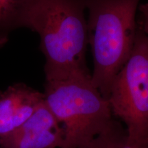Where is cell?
Returning a JSON list of instances; mask_svg holds the SVG:
<instances>
[{
	"mask_svg": "<svg viewBox=\"0 0 148 148\" xmlns=\"http://www.w3.org/2000/svg\"><path fill=\"white\" fill-rule=\"evenodd\" d=\"M85 0H33L22 27L40 36L45 79L90 76Z\"/></svg>",
	"mask_w": 148,
	"mask_h": 148,
	"instance_id": "obj_1",
	"label": "cell"
},
{
	"mask_svg": "<svg viewBox=\"0 0 148 148\" xmlns=\"http://www.w3.org/2000/svg\"><path fill=\"white\" fill-rule=\"evenodd\" d=\"M140 0H85L88 44L91 48L92 82L107 99L114 77L134 47Z\"/></svg>",
	"mask_w": 148,
	"mask_h": 148,
	"instance_id": "obj_2",
	"label": "cell"
},
{
	"mask_svg": "<svg viewBox=\"0 0 148 148\" xmlns=\"http://www.w3.org/2000/svg\"><path fill=\"white\" fill-rule=\"evenodd\" d=\"M44 100L63 129L62 148H76L114 119L108 101L90 76L45 79Z\"/></svg>",
	"mask_w": 148,
	"mask_h": 148,
	"instance_id": "obj_3",
	"label": "cell"
},
{
	"mask_svg": "<svg viewBox=\"0 0 148 148\" xmlns=\"http://www.w3.org/2000/svg\"><path fill=\"white\" fill-rule=\"evenodd\" d=\"M107 100L112 115L125 125L129 145H147L148 34L138 24L132 52L114 77Z\"/></svg>",
	"mask_w": 148,
	"mask_h": 148,
	"instance_id": "obj_4",
	"label": "cell"
},
{
	"mask_svg": "<svg viewBox=\"0 0 148 148\" xmlns=\"http://www.w3.org/2000/svg\"><path fill=\"white\" fill-rule=\"evenodd\" d=\"M63 129L44 100L21 126L0 138V148H62Z\"/></svg>",
	"mask_w": 148,
	"mask_h": 148,
	"instance_id": "obj_5",
	"label": "cell"
},
{
	"mask_svg": "<svg viewBox=\"0 0 148 148\" xmlns=\"http://www.w3.org/2000/svg\"><path fill=\"white\" fill-rule=\"evenodd\" d=\"M43 101V92L23 83L0 92V138L25 123Z\"/></svg>",
	"mask_w": 148,
	"mask_h": 148,
	"instance_id": "obj_6",
	"label": "cell"
},
{
	"mask_svg": "<svg viewBox=\"0 0 148 148\" xmlns=\"http://www.w3.org/2000/svg\"><path fill=\"white\" fill-rule=\"evenodd\" d=\"M33 0H0V48L14 29L21 28Z\"/></svg>",
	"mask_w": 148,
	"mask_h": 148,
	"instance_id": "obj_7",
	"label": "cell"
},
{
	"mask_svg": "<svg viewBox=\"0 0 148 148\" xmlns=\"http://www.w3.org/2000/svg\"><path fill=\"white\" fill-rule=\"evenodd\" d=\"M76 148H148V144L139 147L130 145L126 129L114 117L102 130Z\"/></svg>",
	"mask_w": 148,
	"mask_h": 148,
	"instance_id": "obj_8",
	"label": "cell"
},
{
	"mask_svg": "<svg viewBox=\"0 0 148 148\" xmlns=\"http://www.w3.org/2000/svg\"><path fill=\"white\" fill-rule=\"evenodd\" d=\"M140 12L139 21L137 23L142 29L148 34V3L138 6Z\"/></svg>",
	"mask_w": 148,
	"mask_h": 148,
	"instance_id": "obj_9",
	"label": "cell"
}]
</instances>
